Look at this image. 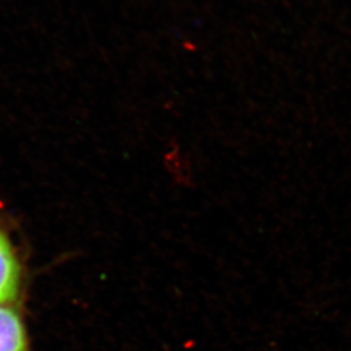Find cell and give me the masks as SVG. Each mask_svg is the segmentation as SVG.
Masks as SVG:
<instances>
[{
	"label": "cell",
	"mask_w": 351,
	"mask_h": 351,
	"mask_svg": "<svg viewBox=\"0 0 351 351\" xmlns=\"http://www.w3.org/2000/svg\"><path fill=\"white\" fill-rule=\"evenodd\" d=\"M0 351H27V335L20 316L0 307Z\"/></svg>",
	"instance_id": "7a4b0ae2"
},
{
	"label": "cell",
	"mask_w": 351,
	"mask_h": 351,
	"mask_svg": "<svg viewBox=\"0 0 351 351\" xmlns=\"http://www.w3.org/2000/svg\"><path fill=\"white\" fill-rule=\"evenodd\" d=\"M20 283V264L6 232L0 229V305L16 298Z\"/></svg>",
	"instance_id": "6da1fadb"
}]
</instances>
